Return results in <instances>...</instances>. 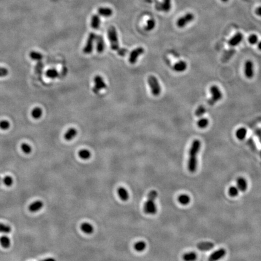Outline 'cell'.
Returning <instances> with one entry per match:
<instances>
[{"mask_svg": "<svg viewBox=\"0 0 261 261\" xmlns=\"http://www.w3.org/2000/svg\"><path fill=\"white\" fill-rule=\"evenodd\" d=\"M221 1H222V2H224V3H225V2L228 1V0H221Z\"/></svg>", "mask_w": 261, "mask_h": 261, "instance_id": "47", "label": "cell"}, {"mask_svg": "<svg viewBox=\"0 0 261 261\" xmlns=\"http://www.w3.org/2000/svg\"><path fill=\"white\" fill-rule=\"evenodd\" d=\"M236 187L242 192L246 191L248 188V183L246 179L242 177H238L236 180Z\"/></svg>", "mask_w": 261, "mask_h": 261, "instance_id": "12", "label": "cell"}, {"mask_svg": "<svg viewBox=\"0 0 261 261\" xmlns=\"http://www.w3.org/2000/svg\"><path fill=\"white\" fill-rule=\"evenodd\" d=\"M214 245L211 242H201L197 244V249L201 251H209L214 248Z\"/></svg>", "mask_w": 261, "mask_h": 261, "instance_id": "13", "label": "cell"}, {"mask_svg": "<svg viewBox=\"0 0 261 261\" xmlns=\"http://www.w3.org/2000/svg\"><path fill=\"white\" fill-rule=\"evenodd\" d=\"M81 228L82 231L87 234H91L93 232L94 228L91 224L88 222H84L81 224Z\"/></svg>", "mask_w": 261, "mask_h": 261, "instance_id": "24", "label": "cell"}, {"mask_svg": "<svg viewBox=\"0 0 261 261\" xmlns=\"http://www.w3.org/2000/svg\"><path fill=\"white\" fill-rule=\"evenodd\" d=\"M12 231V228L6 224L0 223V233L7 234L10 233Z\"/></svg>", "mask_w": 261, "mask_h": 261, "instance_id": "35", "label": "cell"}, {"mask_svg": "<svg viewBox=\"0 0 261 261\" xmlns=\"http://www.w3.org/2000/svg\"><path fill=\"white\" fill-rule=\"evenodd\" d=\"M210 92L211 94V98L208 100V103L210 105H214L222 99V95L218 86L215 85L211 86Z\"/></svg>", "mask_w": 261, "mask_h": 261, "instance_id": "5", "label": "cell"}, {"mask_svg": "<svg viewBox=\"0 0 261 261\" xmlns=\"http://www.w3.org/2000/svg\"><path fill=\"white\" fill-rule=\"evenodd\" d=\"M209 124V119H207L206 118H204V117L199 119L197 121V122H196L197 127L199 128H200V129H205V128H206L208 127Z\"/></svg>", "mask_w": 261, "mask_h": 261, "instance_id": "28", "label": "cell"}, {"mask_svg": "<svg viewBox=\"0 0 261 261\" xmlns=\"http://www.w3.org/2000/svg\"><path fill=\"white\" fill-rule=\"evenodd\" d=\"M21 149L22 151L24 153H26V154L30 153L32 152V148L31 146L27 143H23L21 145Z\"/></svg>", "mask_w": 261, "mask_h": 261, "instance_id": "36", "label": "cell"}, {"mask_svg": "<svg viewBox=\"0 0 261 261\" xmlns=\"http://www.w3.org/2000/svg\"><path fill=\"white\" fill-rule=\"evenodd\" d=\"M244 74L247 79H252L254 76V65L252 60H247L245 63Z\"/></svg>", "mask_w": 261, "mask_h": 261, "instance_id": "9", "label": "cell"}, {"mask_svg": "<svg viewBox=\"0 0 261 261\" xmlns=\"http://www.w3.org/2000/svg\"><path fill=\"white\" fill-rule=\"evenodd\" d=\"M158 196L156 190H151L148 195V199L144 205V211L146 214H155L157 212V206L155 202Z\"/></svg>", "mask_w": 261, "mask_h": 261, "instance_id": "2", "label": "cell"}, {"mask_svg": "<svg viewBox=\"0 0 261 261\" xmlns=\"http://www.w3.org/2000/svg\"><path fill=\"white\" fill-rule=\"evenodd\" d=\"M78 131L74 128H71L67 130L64 135V139L67 141H70L76 136Z\"/></svg>", "mask_w": 261, "mask_h": 261, "instance_id": "21", "label": "cell"}, {"mask_svg": "<svg viewBox=\"0 0 261 261\" xmlns=\"http://www.w3.org/2000/svg\"><path fill=\"white\" fill-rule=\"evenodd\" d=\"M79 156L83 160H88L91 157V152L87 149H82L79 152Z\"/></svg>", "mask_w": 261, "mask_h": 261, "instance_id": "32", "label": "cell"}, {"mask_svg": "<svg viewBox=\"0 0 261 261\" xmlns=\"http://www.w3.org/2000/svg\"><path fill=\"white\" fill-rule=\"evenodd\" d=\"M184 261H195L197 259V254L194 252H188L182 256Z\"/></svg>", "mask_w": 261, "mask_h": 261, "instance_id": "22", "label": "cell"}, {"mask_svg": "<svg viewBox=\"0 0 261 261\" xmlns=\"http://www.w3.org/2000/svg\"><path fill=\"white\" fill-rule=\"evenodd\" d=\"M156 27V21L153 19H149L147 21V24L145 27L146 31H151Z\"/></svg>", "mask_w": 261, "mask_h": 261, "instance_id": "37", "label": "cell"}, {"mask_svg": "<svg viewBox=\"0 0 261 261\" xmlns=\"http://www.w3.org/2000/svg\"><path fill=\"white\" fill-rule=\"evenodd\" d=\"M10 127V122L7 120H1L0 121V129L3 131L7 130Z\"/></svg>", "mask_w": 261, "mask_h": 261, "instance_id": "38", "label": "cell"}, {"mask_svg": "<svg viewBox=\"0 0 261 261\" xmlns=\"http://www.w3.org/2000/svg\"><path fill=\"white\" fill-rule=\"evenodd\" d=\"M256 13L258 16L261 17V7H259L256 9Z\"/></svg>", "mask_w": 261, "mask_h": 261, "instance_id": "44", "label": "cell"}, {"mask_svg": "<svg viewBox=\"0 0 261 261\" xmlns=\"http://www.w3.org/2000/svg\"><path fill=\"white\" fill-rule=\"evenodd\" d=\"M108 39L110 42L111 48L113 50H118L119 49V44L117 32L116 28L113 26L110 27L108 30Z\"/></svg>", "mask_w": 261, "mask_h": 261, "instance_id": "3", "label": "cell"}, {"mask_svg": "<svg viewBox=\"0 0 261 261\" xmlns=\"http://www.w3.org/2000/svg\"><path fill=\"white\" fill-rule=\"evenodd\" d=\"M239 191V190L236 186H232L229 188L228 190V195L230 196L235 198V197H236L237 196H238Z\"/></svg>", "mask_w": 261, "mask_h": 261, "instance_id": "31", "label": "cell"}, {"mask_svg": "<svg viewBox=\"0 0 261 261\" xmlns=\"http://www.w3.org/2000/svg\"><path fill=\"white\" fill-rule=\"evenodd\" d=\"M30 57L32 60L39 61L42 59V55L41 53L36 52V51H32L30 53Z\"/></svg>", "mask_w": 261, "mask_h": 261, "instance_id": "34", "label": "cell"}, {"mask_svg": "<svg viewBox=\"0 0 261 261\" xmlns=\"http://www.w3.org/2000/svg\"><path fill=\"white\" fill-rule=\"evenodd\" d=\"M32 117L35 119H39L42 115V110L40 107H35L31 112Z\"/></svg>", "mask_w": 261, "mask_h": 261, "instance_id": "29", "label": "cell"}, {"mask_svg": "<svg viewBox=\"0 0 261 261\" xmlns=\"http://www.w3.org/2000/svg\"><path fill=\"white\" fill-rule=\"evenodd\" d=\"M226 254V250L223 249H220L216 251L213 252L209 257L208 261H219Z\"/></svg>", "mask_w": 261, "mask_h": 261, "instance_id": "11", "label": "cell"}, {"mask_svg": "<svg viewBox=\"0 0 261 261\" xmlns=\"http://www.w3.org/2000/svg\"><path fill=\"white\" fill-rule=\"evenodd\" d=\"M9 74V71L7 68L4 67H0V78H3V77L7 76Z\"/></svg>", "mask_w": 261, "mask_h": 261, "instance_id": "42", "label": "cell"}, {"mask_svg": "<svg viewBox=\"0 0 261 261\" xmlns=\"http://www.w3.org/2000/svg\"><path fill=\"white\" fill-rule=\"evenodd\" d=\"M145 52V50L143 47H137V49L133 50L129 57V62L131 64H134L136 63L138 57L140 55H142Z\"/></svg>", "mask_w": 261, "mask_h": 261, "instance_id": "10", "label": "cell"}, {"mask_svg": "<svg viewBox=\"0 0 261 261\" xmlns=\"http://www.w3.org/2000/svg\"><path fill=\"white\" fill-rule=\"evenodd\" d=\"M100 25V20L99 17L97 15H94L93 17H91V27L96 30L98 29Z\"/></svg>", "mask_w": 261, "mask_h": 261, "instance_id": "23", "label": "cell"}, {"mask_svg": "<svg viewBox=\"0 0 261 261\" xmlns=\"http://www.w3.org/2000/svg\"><path fill=\"white\" fill-rule=\"evenodd\" d=\"M158 6L160 10H162L164 12H168L171 8V0H163V2Z\"/></svg>", "mask_w": 261, "mask_h": 261, "instance_id": "27", "label": "cell"}, {"mask_svg": "<svg viewBox=\"0 0 261 261\" xmlns=\"http://www.w3.org/2000/svg\"><path fill=\"white\" fill-rule=\"evenodd\" d=\"M118 195L122 201H127L129 198V194L124 188H119L117 190Z\"/></svg>", "mask_w": 261, "mask_h": 261, "instance_id": "25", "label": "cell"}, {"mask_svg": "<svg viewBox=\"0 0 261 261\" xmlns=\"http://www.w3.org/2000/svg\"><path fill=\"white\" fill-rule=\"evenodd\" d=\"M44 206V203L41 201H36L28 206V209L31 212H36L40 210Z\"/></svg>", "mask_w": 261, "mask_h": 261, "instance_id": "18", "label": "cell"}, {"mask_svg": "<svg viewBox=\"0 0 261 261\" xmlns=\"http://www.w3.org/2000/svg\"><path fill=\"white\" fill-rule=\"evenodd\" d=\"M146 247V244L144 241H139L134 245V249L136 251L141 252L145 250Z\"/></svg>", "mask_w": 261, "mask_h": 261, "instance_id": "30", "label": "cell"}, {"mask_svg": "<svg viewBox=\"0 0 261 261\" xmlns=\"http://www.w3.org/2000/svg\"><path fill=\"white\" fill-rule=\"evenodd\" d=\"M206 110L205 107L203 106H198L197 109L195 111V115L197 117H201L206 113Z\"/></svg>", "mask_w": 261, "mask_h": 261, "instance_id": "39", "label": "cell"}, {"mask_svg": "<svg viewBox=\"0 0 261 261\" xmlns=\"http://www.w3.org/2000/svg\"><path fill=\"white\" fill-rule=\"evenodd\" d=\"M96 44H97V45H96L97 51L98 53H101L104 51L105 47L103 38L102 36L99 35V36H96Z\"/></svg>", "mask_w": 261, "mask_h": 261, "instance_id": "16", "label": "cell"}, {"mask_svg": "<svg viewBox=\"0 0 261 261\" xmlns=\"http://www.w3.org/2000/svg\"><path fill=\"white\" fill-rule=\"evenodd\" d=\"M247 133V130L246 128L244 127H241L236 131L235 135L238 140H242L245 137H246Z\"/></svg>", "mask_w": 261, "mask_h": 261, "instance_id": "20", "label": "cell"}, {"mask_svg": "<svg viewBox=\"0 0 261 261\" xmlns=\"http://www.w3.org/2000/svg\"><path fill=\"white\" fill-rule=\"evenodd\" d=\"M249 42H250V44H252V45H254V44H257L258 42L257 36L254 34L250 35L249 38Z\"/></svg>", "mask_w": 261, "mask_h": 261, "instance_id": "41", "label": "cell"}, {"mask_svg": "<svg viewBox=\"0 0 261 261\" xmlns=\"http://www.w3.org/2000/svg\"><path fill=\"white\" fill-rule=\"evenodd\" d=\"M117 53L119 56H124L128 53V50L125 48H119V49L117 50Z\"/></svg>", "mask_w": 261, "mask_h": 261, "instance_id": "43", "label": "cell"}, {"mask_svg": "<svg viewBox=\"0 0 261 261\" xmlns=\"http://www.w3.org/2000/svg\"><path fill=\"white\" fill-rule=\"evenodd\" d=\"M148 82L152 94L155 96H159L161 93V88L156 77L154 76H149L148 79Z\"/></svg>", "mask_w": 261, "mask_h": 261, "instance_id": "4", "label": "cell"}, {"mask_svg": "<svg viewBox=\"0 0 261 261\" xmlns=\"http://www.w3.org/2000/svg\"><path fill=\"white\" fill-rule=\"evenodd\" d=\"M96 35L95 33H89V35L88 37V39L87 40L86 44H85V47L84 48V50H83V52L85 54L88 55L93 52L94 42L96 39Z\"/></svg>", "mask_w": 261, "mask_h": 261, "instance_id": "6", "label": "cell"}, {"mask_svg": "<svg viewBox=\"0 0 261 261\" xmlns=\"http://www.w3.org/2000/svg\"><path fill=\"white\" fill-rule=\"evenodd\" d=\"M243 39V35L241 33H237L235 35H234L231 39L228 41V45L232 47H235V46L239 45Z\"/></svg>", "mask_w": 261, "mask_h": 261, "instance_id": "15", "label": "cell"}, {"mask_svg": "<svg viewBox=\"0 0 261 261\" xmlns=\"http://www.w3.org/2000/svg\"><path fill=\"white\" fill-rule=\"evenodd\" d=\"M46 76L50 79H55L59 75L58 71L56 69H49L46 71Z\"/></svg>", "mask_w": 261, "mask_h": 261, "instance_id": "33", "label": "cell"}, {"mask_svg": "<svg viewBox=\"0 0 261 261\" xmlns=\"http://www.w3.org/2000/svg\"><path fill=\"white\" fill-rule=\"evenodd\" d=\"M194 19V15L191 13H186L185 16L179 18L177 21V25L179 28H182L192 22Z\"/></svg>", "mask_w": 261, "mask_h": 261, "instance_id": "8", "label": "cell"}, {"mask_svg": "<svg viewBox=\"0 0 261 261\" xmlns=\"http://www.w3.org/2000/svg\"><path fill=\"white\" fill-rule=\"evenodd\" d=\"M260 157H261V150H260Z\"/></svg>", "mask_w": 261, "mask_h": 261, "instance_id": "48", "label": "cell"}, {"mask_svg": "<svg viewBox=\"0 0 261 261\" xmlns=\"http://www.w3.org/2000/svg\"><path fill=\"white\" fill-rule=\"evenodd\" d=\"M41 261H56V260L54 258L49 257V258H47V259H45L44 260H42Z\"/></svg>", "mask_w": 261, "mask_h": 261, "instance_id": "45", "label": "cell"}, {"mask_svg": "<svg viewBox=\"0 0 261 261\" xmlns=\"http://www.w3.org/2000/svg\"><path fill=\"white\" fill-rule=\"evenodd\" d=\"M94 82H95V86L94 88H93V91L96 94L99 93V92L100 90L106 88V85L105 83L103 78L99 75H97L95 77Z\"/></svg>", "mask_w": 261, "mask_h": 261, "instance_id": "7", "label": "cell"}, {"mask_svg": "<svg viewBox=\"0 0 261 261\" xmlns=\"http://www.w3.org/2000/svg\"><path fill=\"white\" fill-rule=\"evenodd\" d=\"M3 182L5 186H6L7 187H10V186H12L13 180V178L11 176L7 175L3 179Z\"/></svg>", "mask_w": 261, "mask_h": 261, "instance_id": "40", "label": "cell"}, {"mask_svg": "<svg viewBox=\"0 0 261 261\" xmlns=\"http://www.w3.org/2000/svg\"><path fill=\"white\" fill-rule=\"evenodd\" d=\"M98 13L103 17H110L113 15V10L109 7H100L98 9Z\"/></svg>", "mask_w": 261, "mask_h": 261, "instance_id": "19", "label": "cell"}, {"mask_svg": "<svg viewBox=\"0 0 261 261\" xmlns=\"http://www.w3.org/2000/svg\"><path fill=\"white\" fill-rule=\"evenodd\" d=\"M257 48L259 50L261 51V41H260L258 44H257Z\"/></svg>", "mask_w": 261, "mask_h": 261, "instance_id": "46", "label": "cell"}, {"mask_svg": "<svg viewBox=\"0 0 261 261\" xmlns=\"http://www.w3.org/2000/svg\"><path fill=\"white\" fill-rule=\"evenodd\" d=\"M201 143L199 140H194L189 151V158L188 161V171L191 173L196 172L197 169V156L200 150Z\"/></svg>", "mask_w": 261, "mask_h": 261, "instance_id": "1", "label": "cell"}, {"mask_svg": "<svg viewBox=\"0 0 261 261\" xmlns=\"http://www.w3.org/2000/svg\"><path fill=\"white\" fill-rule=\"evenodd\" d=\"M0 244L1 245V246L4 249H9L10 247V238L6 236L3 235L0 237Z\"/></svg>", "mask_w": 261, "mask_h": 261, "instance_id": "26", "label": "cell"}, {"mask_svg": "<svg viewBox=\"0 0 261 261\" xmlns=\"http://www.w3.org/2000/svg\"><path fill=\"white\" fill-rule=\"evenodd\" d=\"M177 200L178 203L182 206H187L190 202V197L187 194H181L178 196Z\"/></svg>", "mask_w": 261, "mask_h": 261, "instance_id": "17", "label": "cell"}, {"mask_svg": "<svg viewBox=\"0 0 261 261\" xmlns=\"http://www.w3.org/2000/svg\"><path fill=\"white\" fill-rule=\"evenodd\" d=\"M188 68V64L184 60H180L175 63L173 67V69L175 71L178 73H182L185 71Z\"/></svg>", "mask_w": 261, "mask_h": 261, "instance_id": "14", "label": "cell"}]
</instances>
